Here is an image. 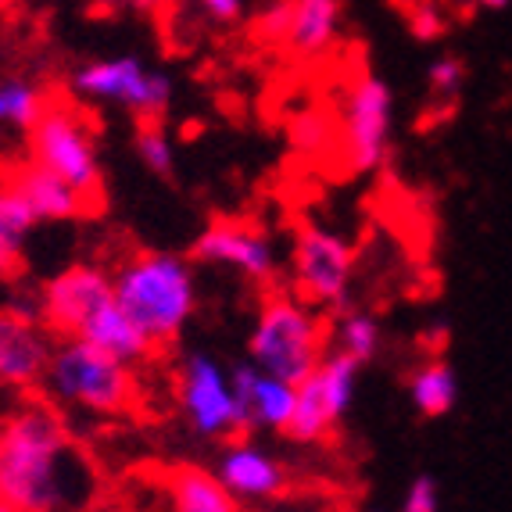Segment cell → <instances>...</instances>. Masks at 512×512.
<instances>
[{"instance_id": "6da1fadb", "label": "cell", "mask_w": 512, "mask_h": 512, "mask_svg": "<svg viewBox=\"0 0 512 512\" xmlns=\"http://www.w3.org/2000/svg\"><path fill=\"white\" fill-rule=\"evenodd\" d=\"M0 498L18 512H86L97 470L72 441L58 405L22 398L0 419Z\"/></svg>"}, {"instance_id": "7a4b0ae2", "label": "cell", "mask_w": 512, "mask_h": 512, "mask_svg": "<svg viewBox=\"0 0 512 512\" xmlns=\"http://www.w3.org/2000/svg\"><path fill=\"white\" fill-rule=\"evenodd\" d=\"M115 305L147 337L151 348H169L197 312V276L190 258L172 251H137L111 273Z\"/></svg>"}, {"instance_id": "3957f363", "label": "cell", "mask_w": 512, "mask_h": 512, "mask_svg": "<svg viewBox=\"0 0 512 512\" xmlns=\"http://www.w3.org/2000/svg\"><path fill=\"white\" fill-rule=\"evenodd\" d=\"M40 384L54 405H69L86 416H122L137 402L133 366L76 337H61L54 344Z\"/></svg>"}, {"instance_id": "277c9868", "label": "cell", "mask_w": 512, "mask_h": 512, "mask_svg": "<svg viewBox=\"0 0 512 512\" xmlns=\"http://www.w3.org/2000/svg\"><path fill=\"white\" fill-rule=\"evenodd\" d=\"M326 351H330V330L319 308L287 294L262 301L248 337L251 366L280 376L287 384H301L326 359Z\"/></svg>"}, {"instance_id": "5b68a950", "label": "cell", "mask_w": 512, "mask_h": 512, "mask_svg": "<svg viewBox=\"0 0 512 512\" xmlns=\"http://www.w3.org/2000/svg\"><path fill=\"white\" fill-rule=\"evenodd\" d=\"M29 162L51 169L90 201H101V151L76 104L47 97V108L29 129Z\"/></svg>"}, {"instance_id": "8992f818", "label": "cell", "mask_w": 512, "mask_h": 512, "mask_svg": "<svg viewBox=\"0 0 512 512\" xmlns=\"http://www.w3.org/2000/svg\"><path fill=\"white\" fill-rule=\"evenodd\" d=\"M355 280V248L341 233L301 222L291 240V283L312 308H344Z\"/></svg>"}, {"instance_id": "52a82bcc", "label": "cell", "mask_w": 512, "mask_h": 512, "mask_svg": "<svg viewBox=\"0 0 512 512\" xmlns=\"http://www.w3.org/2000/svg\"><path fill=\"white\" fill-rule=\"evenodd\" d=\"M359 373L362 366L341 351H326L312 373L294 384V412L287 423V441L294 444H319L337 430L344 416L351 412V402L359 394Z\"/></svg>"}, {"instance_id": "ba28073f", "label": "cell", "mask_w": 512, "mask_h": 512, "mask_svg": "<svg viewBox=\"0 0 512 512\" xmlns=\"http://www.w3.org/2000/svg\"><path fill=\"white\" fill-rule=\"evenodd\" d=\"M72 90L86 101L119 104L133 111L137 119L151 122L162 119L172 104V76L162 69H151L137 54H119V58L90 61L72 76Z\"/></svg>"}, {"instance_id": "9c48e42d", "label": "cell", "mask_w": 512, "mask_h": 512, "mask_svg": "<svg viewBox=\"0 0 512 512\" xmlns=\"http://www.w3.org/2000/svg\"><path fill=\"white\" fill-rule=\"evenodd\" d=\"M394 133V94L373 72H362L348 86L341 104V154L355 176L384 165Z\"/></svg>"}, {"instance_id": "30bf717a", "label": "cell", "mask_w": 512, "mask_h": 512, "mask_svg": "<svg viewBox=\"0 0 512 512\" xmlns=\"http://www.w3.org/2000/svg\"><path fill=\"white\" fill-rule=\"evenodd\" d=\"M180 412L197 437L222 441L237 434V402H233L230 369L208 351H190L180 366Z\"/></svg>"}, {"instance_id": "8fae6325", "label": "cell", "mask_w": 512, "mask_h": 512, "mask_svg": "<svg viewBox=\"0 0 512 512\" xmlns=\"http://www.w3.org/2000/svg\"><path fill=\"white\" fill-rule=\"evenodd\" d=\"M115 298L111 291V273L97 269V265H69L58 276L40 287V323L58 337H76L79 326L94 316L97 308L108 305Z\"/></svg>"}, {"instance_id": "7c38bea8", "label": "cell", "mask_w": 512, "mask_h": 512, "mask_svg": "<svg viewBox=\"0 0 512 512\" xmlns=\"http://www.w3.org/2000/svg\"><path fill=\"white\" fill-rule=\"evenodd\" d=\"M190 258L201 265H219V269H233L244 280L269 283L280 269V255L269 233H262L258 226H244V222H212L201 230V237L194 240Z\"/></svg>"}, {"instance_id": "4fadbf2b", "label": "cell", "mask_w": 512, "mask_h": 512, "mask_svg": "<svg viewBox=\"0 0 512 512\" xmlns=\"http://www.w3.org/2000/svg\"><path fill=\"white\" fill-rule=\"evenodd\" d=\"M51 348V330L40 323V308H0V387L26 391V387L40 384Z\"/></svg>"}, {"instance_id": "5bb4252c", "label": "cell", "mask_w": 512, "mask_h": 512, "mask_svg": "<svg viewBox=\"0 0 512 512\" xmlns=\"http://www.w3.org/2000/svg\"><path fill=\"white\" fill-rule=\"evenodd\" d=\"M230 384L233 402H237L240 437L251 434V430H269V434H283L287 430L294 412V384L251 366V362H240V366L230 369Z\"/></svg>"}, {"instance_id": "9a60e30c", "label": "cell", "mask_w": 512, "mask_h": 512, "mask_svg": "<svg viewBox=\"0 0 512 512\" xmlns=\"http://www.w3.org/2000/svg\"><path fill=\"white\" fill-rule=\"evenodd\" d=\"M212 473L237 502H269V498H280L287 491L283 462L248 437L226 444Z\"/></svg>"}, {"instance_id": "2e32d148", "label": "cell", "mask_w": 512, "mask_h": 512, "mask_svg": "<svg viewBox=\"0 0 512 512\" xmlns=\"http://www.w3.org/2000/svg\"><path fill=\"white\" fill-rule=\"evenodd\" d=\"M8 183L18 190V197L26 201V208L33 212L36 222H69L94 215L101 208V201H90L86 194H79L72 183H65L61 176H54L51 169L29 162L22 169H15L8 176Z\"/></svg>"}, {"instance_id": "e0dca14e", "label": "cell", "mask_w": 512, "mask_h": 512, "mask_svg": "<svg viewBox=\"0 0 512 512\" xmlns=\"http://www.w3.org/2000/svg\"><path fill=\"white\" fill-rule=\"evenodd\" d=\"M76 341L90 344V348L104 351V355H111V359L126 362V366L137 369L140 362L151 359V344H147V337L137 330V326L129 323V316L122 312L119 305H115V298L108 301V305H101L94 312V316L86 319L83 326H79Z\"/></svg>"}, {"instance_id": "ac0fdd59", "label": "cell", "mask_w": 512, "mask_h": 512, "mask_svg": "<svg viewBox=\"0 0 512 512\" xmlns=\"http://www.w3.org/2000/svg\"><path fill=\"white\" fill-rule=\"evenodd\" d=\"M291 22L283 47L298 58H319L341 33V0H287Z\"/></svg>"}, {"instance_id": "d6986e66", "label": "cell", "mask_w": 512, "mask_h": 512, "mask_svg": "<svg viewBox=\"0 0 512 512\" xmlns=\"http://www.w3.org/2000/svg\"><path fill=\"white\" fill-rule=\"evenodd\" d=\"M409 402L416 416L441 419L459 405V373L448 359H427L409 376Z\"/></svg>"}, {"instance_id": "ffe728a7", "label": "cell", "mask_w": 512, "mask_h": 512, "mask_svg": "<svg viewBox=\"0 0 512 512\" xmlns=\"http://www.w3.org/2000/svg\"><path fill=\"white\" fill-rule=\"evenodd\" d=\"M172 512H240V502L201 466H180L169 480Z\"/></svg>"}, {"instance_id": "44dd1931", "label": "cell", "mask_w": 512, "mask_h": 512, "mask_svg": "<svg viewBox=\"0 0 512 512\" xmlns=\"http://www.w3.org/2000/svg\"><path fill=\"white\" fill-rule=\"evenodd\" d=\"M36 230L33 212L26 201L18 197V190L8 180L0 183V276H11L22 269L26 258V244Z\"/></svg>"}, {"instance_id": "7402d4cb", "label": "cell", "mask_w": 512, "mask_h": 512, "mask_svg": "<svg viewBox=\"0 0 512 512\" xmlns=\"http://www.w3.org/2000/svg\"><path fill=\"white\" fill-rule=\"evenodd\" d=\"M47 108V94L29 79H0V129L29 133L40 111Z\"/></svg>"}, {"instance_id": "603a6c76", "label": "cell", "mask_w": 512, "mask_h": 512, "mask_svg": "<svg viewBox=\"0 0 512 512\" xmlns=\"http://www.w3.org/2000/svg\"><path fill=\"white\" fill-rule=\"evenodd\" d=\"M380 341H384V333H380V323L376 316L369 312H351L337 323V333H333V351H341L348 359H355L359 366L376 359V351H380Z\"/></svg>"}, {"instance_id": "cb8c5ba5", "label": "cell", "mask_w": 512, "mask_h": 512, "mask_svg": "<svg viewBox=\"0 0 512 512\" xmlns=\"http://www.w3.org/2000/svg\"><path fill=\"white\" fill-rule=\"evenodd\" d=\"M133 147H137L140 165H144L147 172H154V176H169V172L176 169V147H172L169 133H165V126L158 119L140 122Z\"/></svg>"}, {"instance_id": "d4e9b609", "label": "cell", "mask_w": 512, "mask_h": 512, "mask_svg": "<svg viewBox=\"0 0 512 512\" xmlns=\"http://www.w3.org/2000/svg\"><path fill=\"white\" fill-rule=\"evenodd\" d=\"M333 140V126L323 111H301L298 119L291 122V144L305 154L323 151L326 144Z\"/></svg>"}, {"instance_id": "484cf974", "label": "cell", "mask_w": 512, "mask_h": 512, "mask_svg": "<svg viewBox=\"0 0 512 512\" xmlns=\"http://www.w3.org/2000/svg\"><path fill=\"white\" fill-rule=\"evenodd\" d=\"M402 512H441V484L430 473H416L402 495Z\"/></svg>"}, {"instance_id": "4316f807", "label": "cell", "mask_w": 512, "mask_h": 512, "mask_svg": "<svg viewBox=\"0 0 512 512\" xmlns=\"http://www.w3.org/2000/svg\"><path fill=\"white\" fill-rule=\"evenodd\" d=\"M444 29H448V22H444V15H441V8H437V4H430V0H419V4H412V8H409V33L416 36L419 43L441 40Z\"/></svg>"}, {"instance_id": "83f0119b", "label": "cell", "mask_w": 512, "mask_h": 512, "mask_svg": "<svg viewBox=\"0 0 512 512\" xmlns=\"http://www.w3.org/2000/svg\"><path fill=\"white\" fill-rule=\"evenodd\" d=\"M462 79H466V65L455 54H441L427 72V83L434 94H459Z\"/></svg>"}, {"instance_id": "f1b7e54d", "label": "cell", "mask_w": 512, "mask_h": 512, "mask_svg": "<svg viewBox=\"0 0 512 512\" xmlns=\"http://www.w3.org/2000/svg\"><path fill=\"white\" fill-rule=\"evenodd\" d=\"M287 22H291V8L287 0H273L269 8L258 15L255 22V36L262 43H273V47H283V36H287Z\"/></svg>"}, {"instance_id": "f546056e", "label": "cell", "mask_w": 512, "mask_h": 512, "mask_svg": "<svg viewBox=\"0 0 512 512\" xmlns=\"http://www.w3.org/2000/svg\"><path fill=\"white\" fill-rule=\"evenodd\" d=\"M194 4L205 11L212 22H219V26H230V22H237V18L244 15V0H194Z\"/></svg>"}, {"instance_id": "4dcf8cb0", "label": "cell", "mask_w": 512, "mask_h": 512, "mask_svg": "<svg viewBox=\"0 0 512 512\" xmlns=\"http://www.w3.org/2000/svg\"><path fill=\"white\" fill-rule=\"evenodd\" d=\"M101 4L115 11H151V8H158L162 0H101Z\"/></svg>"}, {"instance_id": "1f68e13d", "label": "cell", "mask_w": 512, "mask_h": 512, "mask_svg": "<svg viewBox=\"0 0 512 512\" xmlns=\"http://www.w3.org/2000/svg\"><path fill=\"white\" fill-rule=\"evenodd\" d=\"M477 4H480L484 11H505V8L512 4V0H477Z\"/></svg>"}, {"instance_id": "d6a6232c", "label": "cell", "mask_w": 512, "mask_h": 512, "mask_svg": "<svg viewBox=\"0 0 512 512\" xmlns=\"http://www.w3.org/2000/svg\"><path fill=\"white\" fill-rule=\"evenodd\" d=\"M0 512H18V509H15V505L8 502V498H0Z\"/></svg>"}, {"instance_id": "836d02e7", "label": "cell", "mask_w": 512, "mask_h": 512, "mask_svg": "<svg viewBox=\"0 0 512 512\" xmlns=\"http://www.w3.org/2000/svg\"><path fill=\"white\" fill-rule=\"evenodd\" d=\"M0 4H11V0H0Z\"/></svg>"}]
</instances>
